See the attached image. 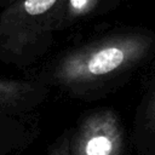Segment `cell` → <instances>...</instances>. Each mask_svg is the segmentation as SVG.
<instances>
[{
    "label": "cell",
    "mask_w": 155,
    "mask_h": 155,
    "mask_svg": "<svg viewBox=\"0 0 155 155\" xmlns=\"http://www.w3.org/2000/svg\"><path fill=\"white\" fill-rule=\"evenodd\" d=\"M97 0H68V12L73 17L88 13L96 5Z\"/></svg>",
    "instance_id": "5b68a950"
},
{
    "label": "cell",
    "mask_w": 155,
    "mask_h": 155,
    "mask_svg": "<svg viewBox=\"0 0 155 155\" xmlns=\"http://www.w3.org/2000/svg\"><path fill=\"white\" fill-rule=\"evenodd\" d=\"M61 0H19L0 17V36L23 45L46 24Z\"/></svg>",
    "instance_id": "3957f363"
},
{
    "label": "cell",
    "mask_w": 155,
    "mask_h": 155,
    "mask_svg": "<svg viewBox=\"0 0 155 155\" xmlns=\"http://www.w3.org/2000/svg\"><path fill=\"white\" fill-rule=\"evenodd\" d=\"M50 155H70L68 140H67V139H63V140L51 151Z\"/></svg>",
    "instance_id": "8992f818"
},
{
    "label": "cell",
    "mask_w": 155,
    "mask_h": 155,
    "mask_svg": "<svg viewBox=\"0 0 155 155\" xmlns=\"http://www.w3.org/2000/svg\"><path fill=\"white\" fill-rule=\"evenodd\" d=\"M150 45V38L142 34L108 38L67 54L56 68V78L69 86L98 81L139 62Z\"/></svg>",
    "instance_id": "6da1fadb"
},
{
    "label": "cell",
    "mask_w": 155,
    "mask_h": 155,
    "mask_svg": "<svg viewBox=\"0 0 155 155\" xmlns=\"http://www.w3.org/2000/svg\"><path fill=\"white\" fill-rule=\"evenodd\" d=\"M122 130L116 115L97 110L80 124L74 137L73 155H121Z\"/></svg>",
    "instance_id": "7a4b0ae2"
},
{
    "label": "cell",
    "mask_w": 155,
    "mask_h": 155,
    "mask_svg": "<svg viewBox=\"0 0 155 155\" xmlns=\"http://www.w3.org/2000/svg\"><path fill=\"white\" fill-rule=\"evenodd\" d=\"M149 121H150L151 128L155 131V94L151 99V104H150V108H149Z\"/></svg>",
    "instance_id": "52a82bcc"
},
{
    "label": "cell",
    "mask_w": 155,
    "mask_h": 155,
    "mask_svg": "<svg viewBox=\"0 0 155 155\" xmlns=\"http://www.w3.org/2000/svg\"><path fill=\"white\" fill-rule=\"evenodd\" d=\"M31 91L27 81L0 79V108L16 105Z\"/></svg>",
    "instance_id": "277c9868"
}]
</instances>
